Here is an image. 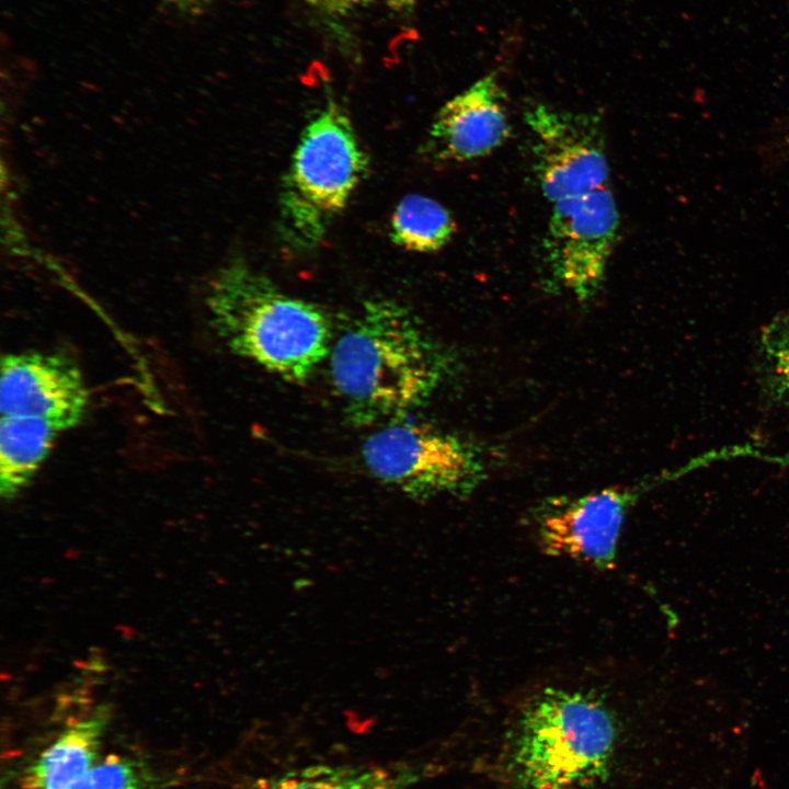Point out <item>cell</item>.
I'll list each match as a JSON object with an SVG mask.
<instances>
[{"label":"cell","mask_w":789,"mask_h":789,"mask_svg":"<svg viewBox=\"0 0 789 789\" xmlns=\"http://www.w3.org/2000/svg\"><path fill=\"white\" fill-rule=\"evenodd\" d=\"M94 716L65 730L24 771L20 789H68L94 765L104 729Z\"/></svg>","instance_id":"cell-11"},{"label":"cell","mask_w":789,"mask_h":789,"mask_svg":"<svg viewBox=\"0 0 789 789\" xmlns=\"http://www.w3.org/2000/svg\"><path fill=\"white\" fill-rule=\"evenodd\" d=\"M504 93L489 73L450 99L430 128L425 150L444 162H467L491 155L508 138Z\"/></svg>","instance_id":"cell-10"},{"label":"cell","mask_w":789,"mask_h":789,"mask_svg":"<svg viewBox=\"0 0 789 789\" xmlns=\"http://www.w3.org/2000/svg\"><path fill=\"white\" fill-rule=\"evenodd\" d=\"M766 150L768 157L777 162L789 160V118L774 132Z\"/></svg>","instance_id":"cell-18"},{"label":"cell","mask_w":789,"mask_h":789,"mask_svg":"<svg viewBox=\"0 0 789 789\" xmlns=\"http://www.w3.org/2000/svg\"><path fill=\"white\" fill-rule=\"evenodd\" d=\"M367 157L348 116L327 104L305 127L279 194V230L289 248H316L366 174Z\"/></svg>","instance_id":"cell-4"},{"label":"cell","mask_w":789,"mask_h":789,"mask_svg":"<svg viewBox=\"0 0 789 789\" xmlns=\"http://www.w3.org/2000/svg\"><path fill=\"white\" fill-rule=\"evenodd\" d=\"M616 740L615 719L599 699L547 687L519 714L512 765L525 789H591L609 773Z\"/></svg>","instance_id":"cell-3"},{"label":"cell","mask_w":789,"mask_h":789,"mask_svg":"<svg viewBox=\"0 0 789 789\" xmlns=\"http://www.w3.org/2000/svg\"><path fill=\"white\" fill-rule=\"evenodd\" d=\"M254 789H395V786L378 769L317 765L262 779Z\"/></svg>","instance_id":"cell-15"},{"label":"cell","mask_w":789,"mask_h":789,"mask_svg":"<svg viewBox=\"0 0 789 789\" xmlns=\"http://www.w3.org/2000/svg\"><path fill=\"white\" fill-rule=\"evenodd\" d=\"M332 384L356 426L404 420L424 405L450 370V359L402 304L369 299L330 351Z\"/></svg>","instance_id":"cell-1"},{"label":"cell","mask_w":789,"mask_h":789,"mask_svg":"<svg viewBox=\"0 0 789 789\" xmlns=\"http://www.w3.org/2000/svg\"><path fill=\"white\" fill-rule=\"evenodd\" d=\"M698 468V460L693 458L637 484L546 501L534 517L538 544L547 554L611 570L624 522L634 503L644 492Z\"/></svg>","instance_id":"cell-6"},{"label":"cell","mask_w":789,"mask_h":789,"mask_svg":"<svg viewBox=\"0 0 789 789\" xmlns=\"http://www.w3.org/2000/svg\"><path fill=\"white\" fill-rule=\"evenodd\" d=\"M61 433L53 423L31 416H1L0 491L16 495L35 476Z\"/></svg>","instance_id":"cell-12"},{"label":"cell","mask_w":789,"mask_h":789,"mask_svg":"<svg viewBox=\"0 0 789 789\" xmlns=\"http://www.w3.org/2000/svg\"><path fill=\"white\" fill-rule=\"evenodd\" d=\"M456 224L439 202L419 194L404 196L397 205L390 222L392 242L408 251L432 253L453 238Z\"/></svg>","instance_id":"cell-13"},{"label":"cell","mask_w":789,"mask_h":789,"mask_svg":"<svg viewBox=\"0 0 789 789\" xmlns=\"http://www.w3.org/2000/svg\"><path fill=\"white\" fill-rule=\"evenodd\" d=\"M205 298L226 346L287 382H306L330 355L332 323L324 309L284 291L244 260L221 266Z\"/></svg>","instance_id":"cell-2"},{"label":"cell","mask_w":789,"mask_h":789,"mask_svg":"<svg viewBox=\"0 0 789 789\" xmlns=\"http://www.w3.org/2000/svg\"><path fill=\"white\" fill-rule=\"evenodd\" d=\"M525 122L533 137L535 175L550 203L606 186L609 165L595 114L538 104L526 111Z\"/></svg>","instance_id":"cell-8"},{"label":"cell","mask_w":789,"mask_h":789,"mask_svg":"<svg viewBox=\"0 0 789 789\" xmlns=\"http://www.w3.org/2000/svg\"><path fill=\"white\" fill-rule=\"evenodd\" d=\"M618 230L617 203L606 186L553 203L544 238L553 282L580 301L593 298L604 282Z\"/></svg>","instance_id":"cell-7"},{"label":"cell","mask_w":789,"mask_h":789,"mask_svg":"<svg viewBox=\"0 0 789 789\" xmlns=\"http://www.w3.org/2000/svg\"><path fill=\"white\" fill-rule=\"evenodd\" d=\"M362 458L376 480L419 501L467 495L485 474L482 453L474 444L404 420L370 433L362 445Z\"/></svg>","instance_id":"cell-5"},{"label":"cell","mask_w":789,"mask_h":789,"mask_svg":"<svg viewBox=\"0 0 789 789\" xmlns=\"http://www.w3.org/2000/svg\"><path fill=\"white\" fill-rule=\"evenodd\" d=\"M79 365L60 352L26 351L1 358V416H31L60 432L77 426L89 405Z\"/></svg>","instance_id":"cell-9"},{"label":"cell","mask_w":789,"mask_h":789,"mask_svg":"<svg viewBox=\"0 0 789 789\" xmlns=\"http://www.w3.org/2000/svg\"><path fill=\"white\" fill-rule=\"evenodd\" d=\"M376 0H306L318 12L329 16H345Z\"/></svg>","instance_id":"cell-17"},{"label":"cell","mask_w":789,"mask_h":789,"mask_svg":"<svg viewBox=\"0 0 789 789\" xmlns=\"http://www.w3.org/2000/svg\"><path fill=\"white\" fill-rule=\"evenodd\" d=\"M68 789H149V786L136 763L119 755H110Z\"/></svg>","instance_id":"cell-16"},{"label":"cell","mask_w":789,"mask_h":789,"mask_svg":"<svg viewBox=\"0 0 789 789\" xmlns=\"http://www.w3.org/2000/svg\"><path fill=\"white\" fill-rule=\"evenodd\" d=\"M173 13L184 18H197L204 14L216 0H161Z\"/></svg>","instance_id":"cell-19"},{"label":"cell","mask_w":789,"mask_h":789,"mask_svg":"<svg viewBox=\"0 0 789 789\" xmlns=\"http://www.w3.org/2000/svg\"><path fill=\"white\" fill-rule=\"evenodd\" d=\"M384 3L396 12H405L411 10L419 0H382Z\"/></svg>","instance_id":"cell-20"},{"label":"cell","mask_w":789,"mask_h":789,"mask_svg":"<svg viewBox=\"0 0 789 789\" xmlns=\"http://www.w3.org/2000/svg\"><path fill=\"white\" fill-rule=\"evenodd\" d=\"M759 385L766 402L789 414V312L766 323L758 338Z\"/></svg>","instance_id":"cell-14"}]
</instances>
